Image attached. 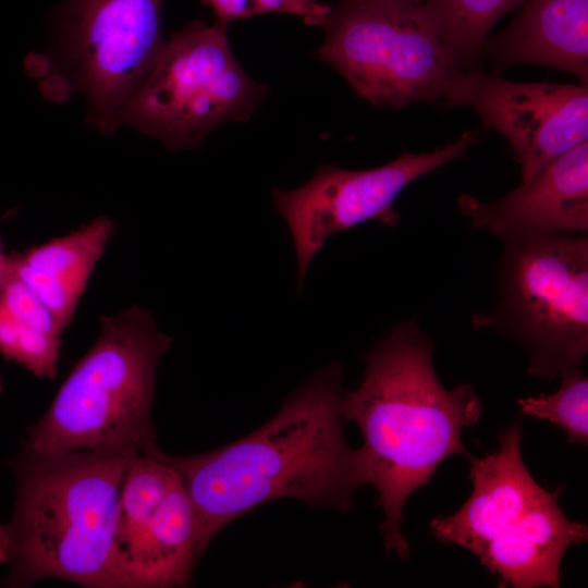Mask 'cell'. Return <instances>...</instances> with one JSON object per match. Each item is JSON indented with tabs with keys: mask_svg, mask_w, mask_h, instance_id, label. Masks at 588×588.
<instances>
[{
	"mask_svg": "<svg viewBox=\"0 0 588 588\" xmlns=\"http://www.w3.org/2000/svg\"><path fill=\"white\" fill-rule=\"evenodd\" d=\"M10 258L19 277L37 294L64 329L73 318L85 286L33 270L23 265L16 256Z\"/></svg>",
	"mask_w": 588,
	"mask_h": 588,
	"instance_id": "44dd1931",
	"label": "cell"
},
{
	"mask_svg": "<svg viewBox=\"0 0 588 588\" xmlns=\"http://www.w3.org/2000/svg\"><path fill=\"white\" fill-rule=\"evenodd\" d=\"M2 255L0 254V259H1Z\"/></svg>",
	"mask_w": 588,
	"mask_h": 588,
	"instance_id": "484cf974",
	"label": "cell"
},
{
	"mask_svg": "<svg viewBox=\"0 0 588 588\" xmlns=\"http://www.w3.org/2000/svg\"><path fill=\"white\" fill-rule=\"evenodd\" d=\"M61 338L19 323L0 305V353L39 377L57 375Z\"/></svg>",
	"mask_w": 588,
	"mask_h": 588,
	"instance_id": "d6986e66",
	"label": "cell"
},
{
	"mask_svg": "<svg viewBox=\"0 0 588 588\" xmlns=\"http://www.w3.org/2000/svg\"><path fill=\"white\" fill-rule=\"evenodd\" d=\"M252 16L261 14H292L310 26H322L331 5L318 0H250Z\"/></svg>",
	"mask_w": 588,
	"mask_h": 588,
	"instance_id": "7402d4cb",
	"label": "cell"
},
{
	"mask_svg": "<svg viewBox=\"0 0 588 588\" xmlns=\"http://www.w3.org/2000/svg\"><path fill=\"white\" fill-rule=\"evenodd\" d=\"M108 217H98L65 236L16 256L26 267L86 286L91 271L113 233Z\"/></svg>",
	"mask_w": 588,
	"mask_h": 588,
	"instance_id": "e0dca14e",
	"label": "cell"
},
{
	"mask_svg": "<svg viewBox=\"0 0 588 588\" xmlns=\"http://www.w3.org/2000/svg\"><path fill=\"white\" fill-rule=\"evenodd\" d=\"M457 207L473 229L497 237L511 231L584 234L588 230V144L556 157L530 181L495 200L463 194Z\"/></svg>",
	"mask_w": 588,
	"mask_h": 588,
	"instance_id": "4fadbf2b",
	"label": "cell"
},
{
	"mask_svg": "<svg viewBox=\"0 0 588 588\" xmlns=\"http://www.w3.org/2000/svg\"><path fill=\"white\" fill-rule=\"evenodd\" d=\"M2 390V379H1V376H0V392Z\"/></svg>",
	"mask_w": 588,
	"mask_h": 588,
	"instance_id": "d4e9b609",
	"label": "cell"
},
{
	"mask_svg": "<svg viewBox=\"0 0 588 588\" xmlns=\"http://www.w3.org/2000/svg\"><path fill=\"white\" fill-rule=\"evenodd\" d=\"M133 457L25 451L8 526L5 583L22 587L59 578L89 588H134L117 546L120 491Z\"/></svg>",
	"mask_w": 588,
	"mask_h": 588,
	"instance_id": "3957f363",
	"label": "cell"
},
{
	"mask_svg": "<svg viewBox=\"0 0 588 588\" xmlns=\"http://www.w3.org/2000/svg\"><path fill=\"white\" fill-rule=\"evenodd\" d=\"M164 0H64L53 15V41L26 60L42 96L79 93L89 124L103 135L160 53Z\"/></svg>",
	"mask_w": 588,
	"mask_h": 588,
	"instance_id": "8992f818",
	"label": "cell"
},
{
	"mask_svg": "<svg viewBox=\"0 0 588 588\" xmlns=\"http://www.w3.org/2000/svg\"><path fill=\"white\" fill-rule=\"evenodd\" d=\"M193 503L175 467L155 443L125 471L117 546L134 588L185 586L198 558Z\"/></svg>",
	"mask_w": 588,
	"mask_h": 588,
	"instance_id": "30bf717a",
	"label": "cell"
},
{
	"mask_svg": "<svg viewBox=\"0 0 588 588\" xmlns=\"http://www.w3.org/2000/svg\"><path fill=\"white\" fill-rule=\"evenodd\" d=\"M443 100L473 109L509 140L522 182L588 139L587 84L520 83L476 69L455 75Z\"/></svg>",
	"mask_w": 588,
	"mask_h": 588,
	"instance_id": "8fae6325",
	"label": "cell"
},
{
	"mask_svg": "<svg viewBox=\"0 0 588 588\" xmlns=\"http://www.w3.org/2000/svg\"><path fill=\"white\" fill-rule=\"evenodd\" d=\"M493 68L543 65L588 83V0H526L514 21L486 41Z\"/></svg>",
	"mask_w": 588,
	"mask_h": 588,
	"instance_id": "5bb4252c",
	"label": "cell"
},
{
	"mask_svg": "<svg viewBox=\"0 0 588 588\" xmlns=\"http://www.w3.org/2000/svg\"><path fill=\"white\" fill-rule=\"evenodd\" d=\"M477 132L467 131L454 143L431 151L402 152L396 159L367 170L320 167L304 185L272 191L273 205L286 221L298 264V286L315 255L333 235L366 221L394 226L400 215L394 201L418 177L465 156Z\"/></svg>",
	"mask_w": 588,
	"mask_h": 588,
	"instance_id": "9c48e42d",
	"label": "cell"
},
{
	"mask_svg": "<svg viewBox=\"0 0 588 588\" xmlns=\"http://www.w3.org/2000/svg\"><path fill=\"white\" fill-rule=\"evenodd\" d=\"M561 491L552 492L480 554L481 564L500 576V587H560L565 552L588 537L587 526L569 520L559 506Z\"/></svg>",
	"mask_w": 588,
	"mask_h": 588,
	"instance_id": "9a60e30c",
	"label": "cell"
},
{
	"mask_svg": "<svg viewBox=\"0 0 588 588\" xmlns=\"http://www.w3.org/2000/svg\"><path fill=\"white\" fill-rule=\"evenodd\" d=\"M216 15V23L228 28L236 20L252 16L250 0H204Z\"/></svg>",
	"mask_w": 588,
	"mask_h": 588,
	"instance_id": "603a6c76",
	"label": "cell"
},
{
	"mask_svg": "<svg viewBox=\"0 0 588 588\" xmlns=\"http://www.w3.org/2000/svg\"><path fill=\"white\" fill-rule=\"evenodd\" d=\"M526 0H422V21L440 38L461 72L476 70L487 37L505 14Z\"/></svg>",
	"mask_w": 588,
	"mask_h": 588,
	"instance_id": "2e32d148",
	"label": "cell"
},
{
	"mask_svg": "<svg viewBox=\"0 0 588 588\" xmlns=\"http://www.w3.org/2000/svg\"><path fill=\"white\" fill-rule=\"evenodd\" d=\"M228 28L203 21L171 34L119 115L169 150L198 149L217 126L245 122L268 86L249 77L235 58Z\"/></svg>",
	"mask_w": 588,
	"mask_h": 588,
	"instance_id": "52a82bcc",
	"label": "cell"
},
{
	"mask_svg": "<svg viewBox=\"0 0 588 588\" xmlns=\"http://www.w3.org/2000/svg\"><path fill=\"white\" fill-rule=\"evenodd\" d=\"M422 0H342L331 5L316 57L365 101L404 109L443 100L461 73L422 21Z\"/></svg>",
	"mask_w": 588,
	"mask_h": 588,
	"instance_id": "ba28073f",
	"label": "cell"
},
{
	"mask_svg": "<svg viewBox=\"0 0 588 588\" xmlns=\"http://www.w3.org/2000/svg\"><path fill=\"white\" fill-rule=\"evenodd\" d=\"M10 551V535L8 526L0 525V563L8 562Z\"/></svg>",
	"mask_w": 588,
	"mask_h": 588,
	"instance_id": "cb8c5ba5",
	"label": "cell"
},
{
	"mask_svg": "<svg viewBox=\"0 0 588 588\" xmlns=\"http://www.w3.org/2000/svg\"><path fill=\"white\" fill-rule=\"evenodd\" d=\"M171 342L150 313L138 306L102 317L96 343L28 429L25 450L132 456L145 451L155 438L156 371Z\"/></svg>",
	"mask_w": 588,
	"mask_h": 588,
	"instance_id": "277c9868",
	"label": "cell"
},
{
	"mask_svg": "<svg viewBox=\"0 0 588 588\" xmlns=\"http://www.w3.org/2000/svg\"><path fill=\"white\" fill-rule=\"evenodd\" d=\"M343 369L333 363L301 385L265 425L211 452L166 460L179 471L196 517V554L229 523L266 502L353 505L363 486L344 438Z\"/></svg>",
	"mask_w": 588,
	"mask_h": 588,
	"instance_id": "6da1fadb",
	"label": "cell"
},
{
	"mask_svg": "<svg viewBox=\"0 0 588 588\" xmlns=\"http://www.w3.org/2000/svg\"><path fill=\"white\" fill-rule=\"evenodd\" d=\"M0 305L19 323L61 336L63 328L37 294L19 277L10 257L0 259Z\"/></svg>",
	"mask_w": 588,
	"mask_h": 588,
	"instance_id": "ffe728a7",
	"label": "cell"
},
{
	"mask_svg": "<svg viewBox=\"0 0 588 588\" xmlns=\"http://www.w3.org/2000/svg\"><path fill=\"white\" fill-rule=\"evenodd\" d=\"M494 308L473 324L514 340L527 372L553 379L581 369L588 351V238L584 234L511 231L498 236Z\"/></svg>",
	"mask_w": 588,
	"mask_h": 588,
	"instance_id": "5b68a950",
	"label": "cell"
},
{
	"mask_svg": "<svg viewBox=\"0 0 588 588\" xmlns=\"http://www.w3.org/2000/svg\"><path fill=\"white\" fill-rule=\"evenodd\" d=\"M432 342L415 319L395 326L367 354L359 387L343 392L344 420L357 424L363 445L356 450L363 485L379 491L385 551L404 559L402 534L407 498L428 483L438 465L451 455L470 457L461 440L482 414L474 389H446L432 363Z\"/></svg>",
	"mask_w": 588,
	"mask_h": 588,
	"instance_id": "7a4b0ae2",
	"label": "cell"
},
{
	"mask_svg": "<svg viewBox=\"0 0 588 588\" xmlns=\"http://www.w3.org/2000/svg\"><path fill=\"white\" fill-rule=\"evenodd\" d=\"M561 388L552 394L519 399L527 416L546 419L564 430L568 443L588 441V380L583 369L565 373Z\"/></svg>",
	"mask_w": 588,
	"mask_h": 588,
	"instance_id": "ac0fdd59",
	"label": "cell"
},
{
	"mask_svg": "<svg viewBox=\"0 0 588 588\" xmlns=\"http://www.w3.org/2000/svg\"><path fill=\"white\" fill-rule=\"evenodd\" d=\"M499 443L495 452L468 458L473 481L468 500L453 515L430 524L439 541L461 546L477 556L552 493L535 481L523 461L519 420L500 433Z\"/></svg>",
	"mask_w": 588,
	"mask_h": 588,
	"instance_id": "7c38bea8",
	"label": "cell"
}]
</instances>
